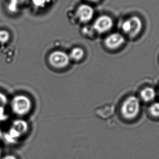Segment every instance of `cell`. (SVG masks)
<instances>
[{"instance_id":"cell-1","label":"cell","mask_w":159,"mask_h":159,"mask_svg":"<svg viewBox=\"0 0 159 159\" xmlns=\"http://www.w3.org/2000/svg\"><path fill=\"white\" fill-rule=\"evenodd\" d=\"M29 130V124L26 120L16 119L11 123L8 130L3 133V139L8 143H16L26 134Z\"/></svg>"},{"instance_id":"cell-2","label":"cell","mask_w":159,"mask_h":159,"mask_svg":"<svg viewBox=\"0 0 159 159\" xmlns=\"http://www.w3.org/2000/svg\"><path fill=\"white\" fill-rule=\"evenodd\" d=\"M12 112L18 117L29 115L33 108V102L30 97L24 94L14 95L9 102Z\"/></svg>"},{"instance_id":"cell-3","label":"cell","mask_w":159,"mask_h":159,"mask_svg":"<svg viewBox=\"0 0 159 159\" xmlns=\"http://www.w3.org/2000/svg\"><path fill=\"white\" fill-rule=\"evenodd\" d=\"M143 22L137 16H132L123 22L122 29L124 33L130 37H135L141 31Z\"/></svg>"},{"instance_id":"cell-4","label":"cell","mask_w":159,"mask_h":159,"mask_svg":"<svg viewBox=\"0 0 159 159\" xmlns=\"http://www.w3.org/2000/svg\"><path fill=\"white\" fill-rule=\"evenodd\" d=\"M140 102L137 97L131 96L124 102L122 107V114L127 119H133L139 115Z\"/></svg>"},{"instance_id":"cell-5","label":"cell","mask_w":159,"mask_h":159,"mask_svg":"<svg viewBox=\"0 0 159 159\" xmlns=\"http://www.w3.org/2000/svg\"><path fill=\"white\" fill-rule=\"evenodd\" d=\"M49 63L54 68L64 69L69 66L70 58L64 51L56 50L52 52L48 58Z\"/></svg>"},{"instance_id":"cell-6","label":"cell","mask_w":159,"mask_h":159,"mask_svg":"<svg viewBox=\"0 0 159 159\" xmlns=\"http://www.w3.org/2000/svg\"><path fill=\"white\" fill-rule=\"evenodd\" d=\"M113 26L112 19L110 16L102 15L95 20L93 24V29L99 33H106L110 31Z\"/></svg>"},{"instance_id":"cell-7","label":"cell","mask_w":159,"mask_h":159,"mask_svg":"<svg viewBox=\"0 0 159 159\" xmlns=\"http://www.w3.org/2000/svg\"><path fill=\"white\" fill-rule=\"evenodd\" d=\"M76 14L80 22L87 23L93 19L94 11L90 5L82 4L77 8Z\"/></svg>"},{"instance_id":"cell-8","label":"cell","mask_w":159,"mask_h":159,"mask_svg":"<svg viewBox=\"0 0 159 159\" xmlns=\"http://www.w3.org/2000/svg\"><path fill=\"white\" fill-rule=\"evenodd\" d=\"M125 39L124 36L119 33H111L105 39V44L110 49H116L124 44Z\"/></svg>"},{"instance_id":"cell-9","label":"cell","mask_w":159,"mask_h":159,"mask_svg":"<svg viewBox=\"0 0 159 159\" xmlns=\"http://www.w3.org/2000/svg\"><path fill=\"white\" fill-rule=\"evenodd\" d=\"M8 103L9 100L6 94L0 91V120H3L6 118L5 108Z\"/></svg>"},{"instance_id":"cell-10","label":"cell","mask_w":159,"mask_h":159,"mask_svg":"<svg viewBox=\"0 0 159 159\" xmlns=\"http://www.w3.org/2000/svg\"><path fill=\"white\" fill-rule=\"evenodd\" d=\"M156 96V92L154 89L152 87H147L143 89L141 92L142 99L145 102H148L154 99Z\"/></svg>"},{"instance_id":"cell-11","label":"cell","mask_w":159,"mask_h":159,"mask_svg":"<svg viewBox=\"0 0 159 159\" xmlns=\"http://www.w3.org/2000/svg\"><path fill=\"white\" fill-rule=\"evenodd\" d=\"M69 56L71 60L75 61H80L84 57V49L80 47H75L71 49Z\"/></svg>"},{"instance_id":"cell-12","label":"cell","mask_w":159,"mask_h":159,"mask_svg":"<svg viewBox=\"0 0 159 159\" xmlns=\"http://www.w3.org/2000/svg\"><path fill=\"white\" fill-rule=\"evenodd\" d=\"M27 0H9L8 9L11 13H16L18 11L21 5L24 4Z\"/></svg>"},{"instance_id":"cell-13","label":"cell","mask_w":159,"mask_h":159,"mask_svg":"<svg viewBox=\"0 0 159 159\" xmlns=\"http://www.w3.org/2000/svg\"><path fill=\"white\" fill-rule=\"evenodd\" d=\"M10 39V34L9 32L1 30H0V43L1 44H6L9 41Z\"/></svg>"},{"instance_id":"cell-14","label":"cell","mask_w":159,"mask_h":159,"mask_svg":"<svg viewBox=\"0 0 159 159\" xmlns=\"http://www.w3.org/2000/svg\"><path fill=\"white\" fill-rule=\"evenodd\" d=\"M50 0H32L34 7L38 8H44L50 2Z\"/></svg>"},{"instance_id":"cell-15","label":"cell","mask_w":159,"mask_h":159,"mask_svg":"<svg viewBox=\"0 0 159 159\" xmlns=\"http://www.w3.org/2000/svg\"><path fill=\"white\" fill-rule=\"evenodd\" d=\"M150 112L155 117H159V102H155L150 106Z\"/></svg>"},{"instance_id":"cell-16","label":"cell","mask_w":159,"mask_h":159,"mask_svg":"<svg viewBox=\"0 0 159 159\" xmlns=\"http://www.w3.org/2000/svg\"><path fill=\"white\" fill-rule=\"evenodd\" d=\"M0 159H18L17 157L13 154H7L1 157Z\"/></svg>"},{"instance_id":"cell-17","label":"cell","mask_w":159,"mask_h":159,"mask_svg":"<svg viewBox=\"0 0 159 159\" xmlns=\"http://www.w3.org/2000/svg\"><path fill=\"white\" fill-rule=\"evenodd\" d=\"M3 133L4 132L3 131L2 129L1 126L0 125V139H3Z\"/></svg>"},{"instance_id":"cell-18","label":"cell","mask_w":159,"mask_h":159,"mask_svg":"<svg viewBox=\"0 0 159 159\" xmlns=\"http://www.w3.org/2000/svg\"><path fill=\"white\" fill-rule=\"evenodd\" d=\"M1 156H2V150H1V149L0 148V159L1 157Z\"/></svg>"},{"instance_id":"cell-19","label":"cell","mask_w":159,"mask_h":159,"mask_svg":"<svg viewBox=\"0 0 159 159\" xmlns=\"http://www.w3.org/2000/svg\"><path fill=\"white\" fill-rule=\"evenodd\" d=\"M89 1H93V2H97V1H99V0H89Z\"/></svg>"}]
</instances>
